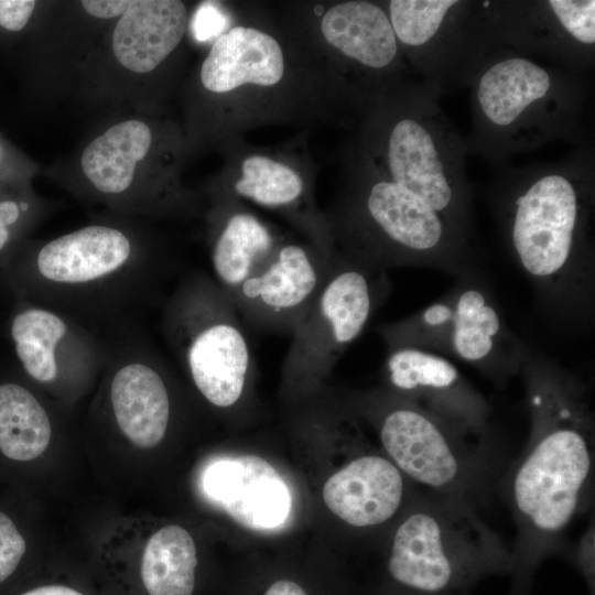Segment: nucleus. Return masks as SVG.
Masks as SVG:
<instances>
[{
    "mask_svg": "<svg viewBox=\"0 0 595 595\" xmlns=\"http://www.w3.org/2000/svg\"><path fill=\"white\" fill-rule=\"evenodd\" d=\"M467 148L423 120L397 123L359 155L342 152V186L325 212L335 248L375 269H475Z\"/></svg>",
    "mask_w": 595,
    "mask_h": 595,
    "instance_id": "f257e3e1",
    "label": "nucleus"
},
{
    "mask_svg": "<svg viewBox=\"0 0 595 595\" xmlns=\"http://www.w3.org/2000/svg\"><path fill=\"white\" fill-rule=\"evenodd\" d=\"M230 23L187 93V153L267 125L354 121L351 104L286 4L227 3Z\"/></svg>",
    "mask_w": 595,
    "mask_h": 595,
    "instance_id": "f03ea898",
    "label": "nucleus"
},
{
    "mask_svg": "<svg viewBox=\"0 0 595 595\" xmlns=\"http://www.w3.org/2000/svg\"><path fill=\"white\" fill-rule=\"evenodd\" d=\"M523 378L530 432L498 482L516 526L510 595H528L534 573L563 548L571 523L591 505L594 413L577 375L528 350Z\"/></svg>",
    "mask_w": 595,
    "mask_h": 595,
    "instance_id": "7ed1b4c3",
    "label": "nucleus"
},
{
    "mask_svg": "<svg viewBox=\"0 0 595 595\" xmlns=\"http://www.w3.org/2000/svg\"><path fill=\"white\" fill-rule=\"evenodd\" d=\"M488 199L512 260L563 322L594 313V144L543 163L495 170Z\"/></svg>",
    "mask_w": 595,
    "mask_h": 595,
    "instance_id": "20e7f679",
    "label": "nucleus"
},
{
    "mask_svg": "<svg viewBox=\"0 0 595 595\" xmlns=\"http://www.w3.org/2000/svg\"><path fill=\"white\" fill-rule=\"evenodd\" d=\"M469 88L472 133L466 145L494 170L551 142L574 148L593 142L585 126L593 84L585 74L500 46Z\"/></svg>",
    "mask_w": 595,
    "mask_h": 595,
    "instance_id": "39448f33",
    "label": "nucleus"
},
{
    "mask_svg": "<svg viewBox=\"0 0 595 595\" xmlns=\"http://www.w3.org/2000/svg\"><path fill=\"white\" fill-rule=\"evenodd\" d=\"M472 504L413 487L389 545L387 571L400 587L462 593L510 576L511 550Z\"/></svg>",
    "mask_w": 595,
    "mask_h": 595,
    "instance_id": "423d86ee",
    "label": "nucleus"
},
{
    "mask_svg": "<svg viewBox=\"0 0 595 595\" xmlns=\"http://www.w3.org/2000/svg\"><path fill=\"white\" fill-rule=\"evenodd\" d=\"M387 349L414 347L455 358L502 386L520 375L528 347L507 325L476 268L426 307L377 328Z\"/></svg>",
    "mask_w": 595,
    "mask_h": 595,
    "instance_id": "0eeeda50",
    "label": "nucleus"
},
{
    "mask_svg": "<svg viewBox=\"0 0 595 595\" xmlns=\"http://www.w3.org/2000/svg\"><path fill=\"white\" fill-rule=\"evenodd\" d=\"M374 403L389 459L415 487L483 506L494 487L489 443L466 435L392 391Z\"/></svg>",
    "mask_w": 595,
    "mask_h": 595,
    "instance_id": "6e6552de",
    "label": "nucleus"
},
{
    "mask_svg": "<svg viewBox=\"0 0 595 595\" xmlns=\"http://www.w3.org/2000/svg\"><path fill=\"white\" fill-rule=\"evenodd\" d=\"M314 51L338 80L354 118L374 99L412 82L380 1L286 3Z\"/></svg>",
    "mask_w": 595,
    "mask_h": 595,
    "instance_id": "1a4fd4ad",
    "label": "nucleus"
},
{
    "mask_svg": "<svg viewBox=\"0 0 595 595\" xmlns=\"http://www.w3.org/2000/svg\"><path fill=\"white\" fill-rule=\"evenodd\" d=\"M169 340L194 386L214 407L242 398L255 357L245 324L227 293L205 274L184 280L166 315Z\"/></svg>",
    "mask_w": 595,
    "mask_h": 595,
    "instance_id": "9d476101",
    "label": "nucleus"
},
{
    "mask_svg": "<svg viewBox=\"0 0 595 595\" xmlns=\"http://www.w3.org/2000/svg\"><path fill=\"white\" fill-rule=\"evenodd\" d=\"M408 66L442 93L469 87L498 44L485 0H380Z\"/></svg>",
    "mask_w": 595,
    "mask_h": 595,
    "instance_id": "9b49d317",
    "label": "nucleus"
},
{
    "mask_svg": "<svg viewBox=\"0 0 595 595\" xmlns=\"http://www.w3.org/2000/svg\"><path fill=\"white\" fill-rule=\"evenodd\" d=\"M304 140L301 136L279 148L249 144L244 136L227 140L217 148L225 162L208 192L280 215L306 242L332 258L336 248L325 212L315 201V166Z\"/></svg>",
    "mask_w": 595,
    "mask_h": 595,
    "instance_id": "f8f14e48",
    "label": "nucleus"
},
{
    "mask_svg": "<svg viewBox=\"0 0 595 595\" xmlns=\"http://www.w3.org/2000/svg\"><path fill=\"white\" fill-rule=\"evenodd\" d=\"M389 290L388 271L336 251L318 295L291 334L285 378L309 383L324 377L361 335Z\"/></svg>",
    "mask_w": 595,
    "mask_h": 595,
    "instance_id": "ddd939ff",
    "label": "nucleus"
},
{
    "mask_svg": "<svg viewBox=\"0 0 595 595\" xmlns=\"http://www.w3.org/2000/svg\"><path fill=\"white\" fill-rule=\"evenodd\" d=\"M500 46L588 75L595 66L594 0H485Z\"/></svg>",
    "mask_w": 595,
    "mask_h": 595,
    "instance_id": "4468645a",
    "label": "nucleus"
},
{
    "mask_svg": "<svg viewBox=\"0 0 595 595\" xmlns=\"http://www.w3.org/2000/svg\"><path fill=\"white\" fill-rule=\"evenodd\" d=\"M333 258L306 241L283 238L270 260L230 299L244 324L291 335L318 295Z\"/></svg>",
    "mask_w": 595,
    "mask_h": 595,
    "instance_id": "2eb2a0df",
    "label": "nucleus"
},
{
    "mask_svg": "<svg viewBox=\"0 0 595 595\" xmlns=\"http://www.w3.org/2000/svg\"><path fill=\"white\" fill-rule=\"evenodd\" d=\"M383 374L390 391L466 435L490 442L491 407L448 358L414 347L390 348Z\"/></svg>",
    "mask_w": 595,
    "mask_h": 595,
    "instance_id": "dca6fc26",
    "label": "nucleus"
},
{
    "mask_svg": "<svg viewBox=\"0 0 595 595\" xmlns=\"http://www.w3.org/2000/svg\"><path fill=\"white\" fill-rule=\"evenodd\" d=\"M205 497L240 526L266 531L284 524L292 497L279 472L253 454L219 456L201 477Z\"/></svg>",
    "mask_w": 595,
    "mask_h": 595,
    "instance_id": "f3484780",
    "label": "nucleus"
},
{
    "mask_svg": "<svg viewBox=\"0 0 595 595\" xmlns=\"http://www.w3.org/2000/svg\"><path fill=\"white\" fill-rule=\"evenodd\" d=\"M133 256L132 242L122 230L88 225L43 245L35 266L47 288L62 293H89L127 274Z\"/></svg>",
    "mask_w": 595,
    "mask_h": 595,
    "instance_id": "a211bd4d",
    "label": "nucleus"
},
{
    "mask_svg": "<svg viewBox=\"0 0 595 595\" xmlns=\"http://www.w3.org/2000/svg\"><path fill=\"white\" fill-rule=\"evenodd\" d=\"M208 195L213 280L231 299L270 260L283 238L246 203L224 194Z\"/></svg>",
    "mask_w": 595,
    "mask_h": 595,
    "instance_id": "6ab92c4d",
    "label": "nucleus"
},
{
    "mask_svg": "<svg viewBox=\"0 0 595 595\" xmlns=\"http://www.w3.org/2000/svg\"><path fill=\"white\" fill-rule=\"evenodd\" d=\"M413 487L387 455L365 454L326 480L323 499L349 527L377 528L401 512Z\"/></svg>",
    "mask_w": 595,
    "mask_h": 595,
    "instance_id": "aec40b11",
    "label": "nucleus"
},
{
    "mask_svg": "<svg viewBox=\"0 0 595 595\" xmlns=\"http://www.w3.org/2000/svg\"><path fill=\"white\" fill-rule=\"evenodd\" d=\"M188 25L184 1L131 0L111 32L112 57L130 74H153L181 50Z\"/></svg>",
    "mask_w": 595,
    "mask_h": 595,
    "instance_id": "412c9836",
    "label": "nucleus"
},
{
    "mask_svg": "<svg viewBox=\"0 0 595 595\" xmlns=\"http://www.w3.org/2000/svg\"><path fill=\"white\" fill-rule=\"evenodd\" d=\"M183 138L176 136L164 142L148 121L125 119L87 143L80 154L79 166L97 193L102 197L119 198L133 188L139 171L160 151L186 147V142L166 147Z\"/></svg>",
    "mask_w": 595,
    "mask_h": 595,
    "instance_id": "4be33fe9",
    "label": "nucleus"
},
{
    "mask_svg": "<svg viewBox=\"0 0 595 595\" xmlns=\"http://www.w3.org/2000/svg\"><path fill=\"white\" fill-rule=\"evenodd\" d=\"M110 383V401L120 431L142 448L156 446L165 436L171 402L159 370L147 358H127Z\"/></svg>",
    "mask_w": 595,
    "mask_h": 595,
    "instance_id": "5701e85b",
    "label": "nucleus"
},
{
    "mask_svg": "<svg viewBox=\"0 0 595 595\" xmlns=\"http://www.w3.org/2000/svg\"><path fill=\"white\" fill-rule=\"evenodd\" d=\"M65 316L52 309L30 307L18 313L11 324L15 353L26 374L37 382L52 383L60 376V360L71 335Z\"/></svg>",
    "mask_w": 595,
    "mask_h": 595,
    "instance_id": "b1692460",
    "label": "nucleus"
},
{
    "mask_svg": "<svg viewBox=\"0 0 595 595\" xmlns=\"http://www.w3.org/2000/svg\"><path fill=\"white\" fill-rule=\"evenodd\" d=\"M197 565L192 536L175 524L156 531L147 542L141 576L150 595H192Z\"/></svg>",
    "mask_w": 595,
    "mask_h": 595,
    "instance_id": "393cba45",
    "label": "nucleus"
},
{
    "mask_svg": "<svg viewBox=\"0 0 595 595\" xmlns=\"http://www.w3.org/2000/svg\"><path fill=\"white\" fill-rule=\"evenodd\" d=\"M52 429L39 400L17 383L0 386V451L14 461H31L48 446Z\"/></svg>",
    "mask_w": 595,
    "mask_h": 595,
    "instance_id": "a878e982",
    "label": "nucleus"
},
{
    "mask_svg": "<svg viewBox=\"0 0 595 595\" xmlns=\"http://www.w3.org/2000/svg\"><path fill=\"white\" fill-rule=\"evenodd\" d=\"M25 549V541L12 520L0 511V582L14 572Z\"/></svg>",
    "mask_w": 595,
    "mask_h": 595,
    "instance_id": "bb28decb",
    "label": "nucleus"
},
{
    "mask_svg": "<svg viewBox=\"0 0 595 595\" xmlns=\"http://www.w3.org/2000/svg\"><path fill=\"white\" fill-rule=\"evenodd\" d=\"M35 6L33 0H0V26L12 32L23 30Z\"/></svg>",
    "mask_w": 595,
    "mask_h": 595,
    "instance_id": "cd10ccee",
    "label": "nucleus"
},
{
    "mask_svg": "<svg viewBox=\"0 0 595 595\" xmlns=\"http://www.w3.org/2000/svg\"><path fill=\"white\" fill-rule=\"evenodd\" d=\"M131 0H84L83 9L93 18L101 20L118 19L129 7Z\"/></svg>",
    "mask_w": 595,
    "mask_h": 595,
    "instance_id": "c85d7f7f",
    "label": "nucleus"
},
{
    "mask_svg": "<svg viewBox=\"0 0 595 595\" xmlns=\"http://www.w3.org/2000/svg\"><path fill=\"white\" fill-rule=\"evenodd\" d=\"M20 216V207L13 201L0 202V250L9 240L8 227L13 225Z\"/></svg>",
    "mask_w": 595,
    "mask_h": 595,
    "instance_id": "c756f323",
    "label": "nucleus"
},
{
    "mask_svg": "<svg viewBox=\"0 0 595 595\" xmlns=\"http://www.w3.org/2000/svg\"><path fill=\"white\" fill-rule=\"evenodd\" d=\"M264 595H306V593L296 583L281 580L273 583Z\"/></svg>",
    "mask_w": 595,
    "mask_h": 595,
    "instance_id": "7c9ffc66",
    "label": "nucleus"
},
{
    "mask_svg": "<svg viewBox=\"0 0 595 595\" xmlns=\"http://www.w3.org/2000/svg\"><path fill=\"white\" fill-rule=\"evenodd\" d=\"M22 595H83L82 593L62 585L42 586Z\"/></svg>",
    "mask_w": 595,
    "mask_h": 595,
    "instance_id": "2f4dec72",
    "label": "nucleus"
},
{
    "mask_svg": "<svg viewBox=\"0 0 595 595\" xmlns=\"http://www.w3.org/2000/svg\"><path fill=\"white\" fill-rule=\"evenodd\" d=\"M400 589L402 591V595H464L462 593H424V592L407 589L403 587H400Z\"/></svg>",
    "mask_w": 595,
    "mask_h": 595,
    "instance_id": "473e14b6",
    "label": "nucleus"
}]
</instances>
